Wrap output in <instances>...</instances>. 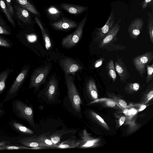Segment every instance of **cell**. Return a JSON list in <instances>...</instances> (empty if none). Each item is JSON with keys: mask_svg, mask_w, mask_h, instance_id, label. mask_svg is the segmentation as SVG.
Returning <instances> with one entry per match:
<instances>
[{"mask_svg": "<svg viewBox=\"0 0 153 153\" xmlns=\"http://www.w3.org/2000/svg\"><path fill=\"white\" fill-rule=\"evenodd\" d=\"M13 110L19 118L25 120L32 127H35L32 108L19 99L14 100L12 102Z\"/></svg>", "mask_w": 153, "mask_h": 153, "instance_id": "obj_1", "label": "cell"}, {"mask_svg": "<svg viewBox=\"0 0 153 153\" xmlns=\"http://www.w3.org/2000/svg\"><path fill=\"white\" fill-rule=\"evenodd\" d=\"M51 69L50 65L42 66L34 69L30 76L29 85L30 88L37 90L46 80Z\"/></svg>", "mask_w": 153, "mask_h": 153, "instance_id": "obj_2", "label": "cell"}, {"mask_svg": "<svg viewBox=\"0 0 153 153\" xmlns=\"http://www.w3.org/2000/svg\"><path fill=\"white\" fill-rule=\"evenodd\" d=\"M65 79L68 96L72 106L76 112H80L81 101L74 83V78L72 76L68 75L65 76Z\"/></svg>", "mask_w": 153, "mask_h": 153, "instance_id": "obj_3", "label": "cell"}, {"mask_svg": "<svg viewBox=\"0 0 153 153\" xmlns=\"http://www.w3.org/2000/svg\"><path fill=\"white\" fill-rule=\"evenodd\" d=\"M29 69V66H26L22 68L8 90L3 102L8 101L17 95L27 76Z\"/></svg>", "mask_w": 153, "mask_h": 153, "instance_id": "obj_4", "label": "cell"}, {"mask_svg": "<svg viewBox=\"0 0 153 153\" xmlns=\"http://www.w3.org/2000/svg\"><path fill=\"white\" fill-rule=\"evenodd\" d=\"M87 14L79 24L76 30L63 39L61 44L63 47L71 48L78 43L82 36L83 29L87 21Z\"/></svg>", "mask_w": 153, "mask_h": 153, "instance_id": "obj_5", "label": "cell"}, {"mask_svg": "<svg viewBox=\"0 0 153 153\" xmlns=\"http://www.w3.org/2000/svg\"><path fill=\"white\" fill-rule=\"evenodd\" d=\"M153 60L152 51H147L144 54L136 56L132 59L133 65L140 76L143 78L146 72L147 64Z\"/></svg>", "mask_w": 153, "mask_h": 153, "instance_id": "obj_6", "label": "cell"}, {"mask_svg": "<svg viewBox=\"0 0 153 153\" xmlns=\"http://www.w3.org/2000/svg\"><path fill=\"white\" fill-rule=\"evenodd\" d=\"M59 88V82L54 74L51 76L47 82L43 92L49 101L53 100L57 94Z\"/></svg>", "mask_w": 153, "mask_h": 153, "instance_id": "obj_7", "label": "cell"}, {"mask_svg": "<svg viewBox=\"0 0 153 153\" xmlns=\"http://www.w3.org/2000/svg\"><path fill=\"white\" fill-rule=\"evenodd\" d=\"M60 65L65 74V76L74 74L82 69V66L77 62L71 58H66L60 60Z\"/></svg>", "mask_w": 153, "mask_h": 153, "instance_id": "obj_8", "label": "cell"}, {"mask_svg": "<svg viewBox=\"0 0 153 153\" xmlns=\"http://www.w3.org/2000/svg\"><path fill=\"white\" fill-rule=\"evenodd\" d=\"M114 18L112 10L110 14L108 20L104 25L100 28H96V36L94 41L99 42L105 36L114 26Z\"/></svg>", "mask_w": 153, "mask_h": 153, "instance_id": "obj_9", "label": "cell"}, {"mask_svg": "<svg viewBox=\"0 0 153 153\" xmlns=\"http://www.w3.org/2000/svg\"><path fill=\"white\" fill-rule=\"evenodd\" d=\"M121 21V19H119L104 38L99 42L98 46L99 48L104 49L112 44L116 40H117L116 36L120 29L119 24Z\"/></svg>", "mask_w": 153, "mask_h": 153, "instance_id": "obj_10", "label": "cell"}, {"mask_svg": "<svg viewBox=\"0 0 153 153\" xmlns=\"http://www.w3.org/2000/svg\"><path fill=\"white\" fill-rule=\"evenodd\" d=\"M144 25V21L141 18H136L131 22L128 26V32L131 39H135L138 38Z\"/></svg>", "mask_w": 153, "mask_h": 153, "instance_id": "obj_11", "label": "cell"}, {"mask_svg": "<svg viewBox=\"0 0 153 153\" xmlns=\"http://www.w3.org/2000/svg\"><path fill=\"white\" fill-rule=\"evenodd\" d=\"M78 25L75 21L65 17H62L59 20L52 23L51 25L55 29L66 30L77 27Z\"/></svg>", "mask_w": 153, "mask_h": 153, "instance_id": "obj_12", "label": "cell"}, {"mask_svg": "<svg viewBox=\"0 0 153 153\" xmlns=\"http://www.w3.org/2000/svg\"><path fill=\"white\" fill-rule=\"evenodd\" d=\"M116 56V61L114 65L115 70L120 77V81L122 82H125L129 78L130 74L122 59Z\"/></svg>", "mask_w": 153, "mask_h": 153, "instance_id": "obj_13", "label": "cell"}, {"mask_svg": "<svg viewBox=\"0 0 153 153\" xmlns=\"http://www.w3.org/2000/svg\"><path fill=\"white\" fill-rule=\"evenodd\" d=\"M61 7L67 12L74 15L81 14L87 10L88 7L72 4L61 3Z\"/></svg>", "mask_w": 153, "mask_h": 153, "instance_id": "obj_14", "label": "cell"}, {"mask_svg": "<svg viewBox=\"0 0 153 153\" xmlns=\"http://www.w3.org/2000/svg\"><path fill=\"white\" fill-rule=\"evenodd\" d=\"M50 132L41 134L37 137L38 142L43 147L55 148L56 145L54 144L51 141L50 137Z\"/></svg>", "mask_w": 153, "mask_h": 153, "instance_id": "obj_15", "label": "cell"}, {"mask_svg": "<svg viewBox=\"0 0 153 153\" xmlns=\"http://www.w3.org/2000/svg\"><path fill=\"white\" fill-rule=\"evenodd\" d=\"M15 7L19 18L25 23L30 24L31 17L27 10L20 5H15Z\"/></svg>", "mask_w": 153, "mask_h": 153, "instance_id": "obj_16", "label": "cell"}, {"mask_svg": "<svg viewBox=\"0 0 153 153\" xmlns=\"http://www.w3.org/2000/svg\"><path fill=\"white\" fill-rule=\"evenodd\" d=\"M81 142L74 136H73L65 141H62L58 145H56L55 148L59 149L72 148L78 147Z\"/></svg>", "mask_w": 153, "mask_h": 153, "instance_id": "obj_17", "label": "cell"}, {"mask_svg": "<svg viewBox=\"0 0 153 153\" xmlns=\"http://www.w3.org/2000/svg\"><path fill=\"white\" fill-rule=\"evenodd\" d=\"M18 142L23 146L26 147L38 148L39 149L44 148L41 146L38 142L37 137L33 136L25 137L19 139Z\"/></svg>", "mask_w": 153, "mask_h": 153, "instance_id": "obj_18", "label": "cell"}, {"mask_svg": "<svg viewBox=\"0 0 153 153\" xmlns=\"http://www.w3.org/2000/svg\"><path fill=\"white\" fill-rule=\"evenodd\" d=\"M35 19L40 29L46 48L48 50L52 47L51 41L49 36L39 19L37 17H35Z\"/></svg>", "mask_w": 153, "mask_h": 153, "instance_id": "obj_19", "label": "cell"}, {"mask_svg": "<svg viewBox=\"0 0 153 153\" xmlns=\"http://www.w3.org/2000/svg\"><path fill=\"white\" fill-rule=\"evenodd\" d=\"M10 123L12 126L20 133L28 134H33V131L16 120H12Z\"/></svg>", "mask_w": 153, "mask_h": 153, "instance_id": "obj_20", "label": "cell"}, {"mask_svg": "<svg viewBox=\"0 0 153 153\" xmlns=\"http://www.w3.org/2000/svg\"><path fill=\"white\" fill-rule=\"evenodd\" d=\"M13 71V69L8 68L0 73V94H1L6 88V82L7 78Z\"/></svg>", "mask_w": 153, "mask_h": 153, "instance_id": "obj_21", "label": "cell"}, {"mask_svg": "<svg viewBox=\"0 0 153 153\" xmlns=\"http://www.w3.org/2000/svg\"><path fill=\"white\" fill-rule=\"evenodd\" d=\"M16 0L22 7L25 9L32 13L38 15H40V13L27 0Z\"/></svg>", "mask_w": 153, "mask_h": 153, "instance_id": "obj_22", "label": "cell"}, {"mask_svg": "<svg viewBox=\"0 0 153 153\" xmlns=\"http://www.w3.org/2000/svg\"><path fill=\"white\" fill-rule=\"evenodd\" d=\"M74 130H66L62 129L54 132L50 135L51 139L53 143L56 145L60 142L62 137L64 134L73 132Z\"/></svg>", "mask_w": 153, "mask_h": 153, "instance_id": "obj_23", "label": "cell"}, {"mask_svg": "<svg viewBox=\"0 0 153 153\" xmlns=\"http://www.w3.org/2000/svg\"><path fill=\"white\" fill-rule=\"evenodd\" d=\"M87 90L92 97L97 99L98 97V94L95 83L92 79H89L87 84Z\"/></svg>", "mask_w": 153, "mask_h": 153, "instance_id": "obj_24", "label": "cell"}, {"mask_svg": "<svg viewBox=\"0 0 153 153\" xmlns=\"http://www.w3.org/2000/svg\"><path fill=\"white\" fill-rule=\"evenodd\" d=\"M0 6L1 7L7 19L14 27H15V24L8 9L7 7L5 2L4 0H0Z\"/></svg>", "mask_w": 153, "mask_h": 153, "instance_id": "obj_25", "label": "cell"}, {"mask_svg": "<svg viewBox=\"0 0 153 153\" xmlns=\"http://www.w3.org/2000/svg\"><path fill=\"white\" fill-rule=\"evenodd\" d=\"M106 69L108 75L114 81L117 79V74L114 63L112 59L110 60L107 63Z\"/></svg>", "mask_w": 153, "mask_h": 153, "instance_id": "obj_26", "label": "cell"}, {"mask_svg": "<svg viewBox=\"0 0 153 153\" xmlns=\"http://www.w3.org/2000/svg\"><path fill=\"white\" fill-rule=\"evenodd\" d=\"M147 29L151 42L153 43V18L152 14L148 13Z\"/></svg>", "mask_w": 153, "mask_h": 153, "instance_id": "obj_27", "label": "cell"}, {"mask_svg": "<svg viewBox=\"0 0 153 153\" xmlns=\"http://www.w3.org/2000/svg\"><path fill=\"white\" fill-rule=\"evenodd\" d=\"M147 72V75L146 78L147 83H149L152 80L153 78V63L151 65H147L146 66Z\"/></svg>", "mask_w": 153, "mask_h": 153, "instance_id": "obj_28", "label": "cell"}, {"mask_svg": "<svg viewBox=\"0 0 153 153\" xmlns=\"http://www.w3.org/2000/svg\"><path fill=\"white\" fill-rule=\"evenodd\" d=\"M126 48V47L120 45L111 44L106 47L104 49L107 50L108 52L114 50H123Z\"/></svg>", "mask_w": 153, "mask_h": 153, "instance_id": "obj_29", "label": "cell"}, {"mask_svg": "<svg viewBox=\"0 0 153 153\" xmlns=\"http://www.w3.org/2000/svg\"><path fill=\"white\" fill-rule=\"evenodd\" d=\"M47 12L49 15L52 16H58L60 14L59 10L53 6L49 7L47 10Z\"/></svg>", "mask_w": 153, "mask_h": 153, "instance_id": "obj_30", "label": "cell"}, {"mask_svg": "<svg viewBox=\"0 0 153 153\" xmlns=\"http://www.w3.org/2000/svg\"><path fill=\"white\" fill-rule=\"evenodd\" d=\"M12 44L7 39L0 36V46L7 48L11 47Z\"/></svg>", "mask_w": 153, "mask_h": 153, "instance_id": "obj_31", "label": "cell"}, {"mask_svg": "<svg viewBox=\"0 0 153 153\" xmlns=\"http://www.w3.org/2000/svg\"><path fill=\"white\" fill-rule=\"evenodd\" d=\"M21 149H33V147L29 148L24 146H9L7 145L6 147L5 150Z\"/></svg>", "mask_w": 153, "mask_h": 153, "instance_id": "obj_32", "label": "cell"}, {"mask_svg": "<svg viewBox=\"0 0 153 153\" xmlns=\"http://www.w3.org/2000/svg\"><path fill=\"white\" fill-rule=\"evenodd\" d=\"M127 87L130 90L137 91L139 89L140 85L139 83L137 82L128 83L127 85Z\"/></svg>", "mask_w": 153, "mask_h": 153, "instance_id": "obj_33", "label": "cell"}, {"mask_svg": "<svg viewBox=\"0 0 153 153\" xmlns=\"http://www.w3.org/2000/svg\"><path fill=\"white\" fill-rule=\"evenodd\" d=\"M6 5L10 14L12 16L14 15V11L11 4V0H5Z\"/></svg>", "mask_w": 153, "mask_h": 153, "instance_id": "obj_34", "label": "cell"}, {"mask_svg": "<svg viewBox=\"0 0 153 153\" xmlns=\"http://www.w3.org/2000/svg\"><path fill=\"white\" fill-rule=\"evenodd\" d=\"M91 114L95 118H96L100 122L105 126H107V124L105 122L103 119L99 115L97 114L94 112H92Z\"/></svg>", "mask_w": 153, "mask_h": 153, "instance_id": "obj_35", "label": "cell"}, {"mask_svg": "<svg viewBox=\"0 0 153 153\" xmlns=\"http://www.w3.org/2000/svg\"><path fill=\"white\" fill-rule=\"evenodd\" d=\"M104 60L103 58H101L97 60L94 65V68H97L101 66L103 63Z\"/></svg>", "mask_w": 153, "mask_h": 153, "instance_id": "obj_36", "label": "cell"}, {"mask_svg": "<svg viewBox=\"0 0 153 153\" xmlns=\"http://www.w3.org/2000/svg\"><path fill=\"white\" fill-rule=\"evenodd\" d=\"M0 34L6 35H10L11 33L7 29L0 25Z\"/></svg>", "mask_w": 153, "mask_h": 153, "instance_id": "obj_37", "label": "cell"}, {"mask_svg": "<svg viewBox=\"0 0 153 153\" xmlns=\"http://www.w3.org/2000/svg\"><path fill=\"white\" fill-rule=\"evenodd\" d=\"M152 1V0H144L143 2L141 3L142 8L143 9H146L148 4Z\"/></svg>", "mask_w": 153, "mask_h": 153, "instance_id": "obj_38", "label": "cell"}, {"mask_svg": "<svg viewBox=\"0 0 153 153\" xmlns=\"http://www.w3.org/2000/svg\"><path fill=\"white\" fill-rule=\"evenodd\" d=\"M120 105L123 108H126L127 106V104L126 102L123 100H120L118 101Z\"/></svg>", "mask_w": 153, "mask_h": 153, "instance_id": "obj_39", "label": "cell"}, {"mask_svg": "<svg viewBox=\"0 0 153 153\" xmlns=\"http://www.w3.org/2000/svg\"><path fill=\"white\" fill-rule=\"evenodd\" d=\"M7 143L6 142L2 141L0 142V150H5L7 146Z\"/></svg>", "mask_w": 153, "mask_h": 153, "instance_id": "obj_40", "label": "cell"}, {"mask_svg": "<svg viewBox=\"0 0 153 153\" xmlns=\"http://www.w3.org/2000/svg\"><path fill=\"white\" fill-rule=\"evenodd\" d=\"M107 105L110 107H113L115 106V103L114 102L111 101H108L106 102Z\"/></svg>", "mask_w": 153, "mask_h": 153, "instance_id": "obj_41", "label": "cell"}, {"mask_svg": "<svg viewBox=\"0 0 153 153\" xmlns=\"http://www.w3.org/2000/svg\"><path fill=\"white\" fill-rule=\"evenodd\" d=\"M3 103H0V116L3 115L5 113L3 108Z\"/></svg>", "mask_w": 153, "mask_h": 153, "instance_id": "obj_42", "label": "cell"}, {"mask_svg": "<svg viewBox=\"0 0 153 153\" xmlns=\"http://www.w3.org/2000/svg\"><path fill=\"white\" fill-rule=\"evenodd\" d=\"M125 119V117L124 116H122L120 117L119 120V125L120 126H122L124 123Z\"/></svg>", "mask_w": 153, "mask_h": 153, "instance_id": "obj_43", "label": "cell"}, {"mask_svg": "<svg viewBox=\"0 0 153 153\" xmlns=\"http://www.w3.org/2000/svg\"><path fill=\"white\" fill-rule=\"evenodd\" d=\"M153 97V91L151 90L148 93L147 96V100H149L151 99Z\"/></svg>", "mask_w": 153, "mask_h": 153, "instance_id": "obj_44", "label": "cell"}, {"mask_svg": "<svg viewBox=\"0 0 153 153\" xmlns=\"http://www.w3.org/2000/svg\"><path fill=\"white\" fill-rule=\"evenodd\" d=\"M123 113L127 116H129L131 114L130 110L128 109H124L123 111Z\"/></svg>", "mask_w": 153, "mask_h": 153, "instance_id": "obj_45", "label": "cell"}, {"mask_svg": "<svg viewBox=\"0 0 153 153\" xmlns=\"http://www.w3.org/2000/svg\"><path fill=\"white\" fill-rule=\"evenodd\" d=\"M131 114L134 115L137 113V111L134 108H132L130 110Z\"/></svg>", "mask_w": 153, "mask_h": 153, "instance_id": "obj_46", "label": "cell"}, {"mask_svg": "<svg viewBox=\"0 0 153 153\" xmlns=\"http://www.w3.org/2000/svg\"><path fill=\"white\" fill-rule=\"evenodd\" d=\"M146 107V106L144 105H142L139 110L140 111H141L144 109Z\"/></svg>", "mask_w": 153, "mask_h": 153, "instance_id": "obj_47", "label": "cell"}]
</instances>
